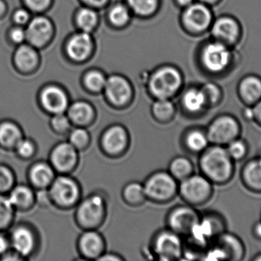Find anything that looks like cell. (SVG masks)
<instances>
[{
	"label": "cell",
	"mask_w": 261,
	"mask_h": 261,
	"mask_svg": "<svg viewBox=\"0 0 261 261\" xmlns=\"http://www.w3.org/2000/svg\"><path fill=\"white\" fill-rule=\"evenodd\" d=\"M236 163L225 147L210 144L201 153L199 165L202 174L213 185H225L234 177Z\"/></svg>",
	"instance_id": "6da1fadb"
},
{
	"label": "cell",
	"mask_w": 261,
	"mask_h": 261,
	"mask_svg": "<svg viewBox=\"0 0 261 261\" xmlns=\"http://www.w3.org/2000/svg\"><path fill=\"white\" fill-rule=\"evenodd\" d=\"M205 131L210 144L226 147L231 141L240 137L242 124L231 113H220L212 120Z\"/></svg>",
	"instance_id": "7a4b0ae2"
},
{
	"label": "cell",
	"mask_w": 261,
	"mask_h": 261,
	"mask_svg": "<svg viewBox=\"0 0 261 261\" xmlns=\"http://www.w3.org/2000/svg\"><path fill=\"white\" fill-rule=\"evenodd\" d=\"M201 60L204 67L210 73L223 75L231 67L234 61L233 48L213 39L202 49Z\"/></svg>",
	"instance_id": "3957f363"
},
{
	"label": "cell",
	"mask_w": 261,
	"mask_h": 261,
	"mask_svg": "<svg viewBox=\"0 0 261 261\" xmlns=\"http://www.w3.org/2000/svg\"><path fill=\"white\" fill-rule=\"evenodd\" d=\"M225 231L227 224L225 218L219 213L212 212L200 218L190 235L197 246L205 248L210 247L213 241Z\"/></svg>",
	"instance_id": "277c9868"
},
{
	"label": "cell",
	"mask_w": 261,
	"mask_h": 261,
	"mask_svg": "<svg viewBox=\"0 0 261 261\" xmlns=\"http://www.w3.org/2000/svg\"><path fill=\"white\" fill-rule=\"evenodd\" d=\"M179 192L190 205H202L211 200L214 194L213 184L203 175H193L182 181Z\"/></svg>",
	"instance_id": "5b68a950"
},
{
	"label": "cell",
	"mask_w": 261,
	"mask_h": 261,
	"mask_svg": "<svg viewBox=\"0 0 261 261\" xmlns=\"http://www.w3.org/2000/svg\"><path fill=\"white\" fill-rule=\"evenodd\" d=\"M213 39L234 48L242 39L243 29L240 21L231 15H221L213 20L210 27Z\"/></svg>",
	"instance_id": "8992f818"
},
{
	"label": "cell",
	"mask_w": 261,
	"mask_h": 261,
	"mask_svg": "<svg viewBox=\"0 0 261 261\" xmlns=\"http://www.w3.org/2000/svg\"><path fill=\"white\" fill-rule=\"evenodd\" d=\"M181 84V76L173 67H167L155 72L150 78V89L158 99H168Z\"/></svg>",
	"instance_id": "52a82bcc"
},
{
	"label": "cell",
	"mask_w": 261,
	"mask_h": 261,
	"mask_svg": "<svg viewBox=\"0 0 261 261\" xmlns=\"http://www.w3.org/2000/svg\"><path fill=\"white\" fill-rule=\"evenodd\" d=\"M146 196L156 201L168 200L176 191L174 178L166 173H158L149 178L144 185Z\"/></svg>",
	"instance_id": "ba28073f"
},
{
	"label": "cell",
	"mask_w": 261,
	"mask_h": 261,
	"mask_svg": "<svg viewBox=\"0 0 261 261\" xmlns=\"http://www.w3.org/2000/svg\"><path fill=\"white\" fill-rule=\"evenodd\" d=\"M105 214V202L99 196L86 199L78 208L77 219L83 226L93 228L102 222Z\"/></svg>",
	"instance_id": "9c48e42d"
},
{
	"label": "cell",
	"mask_w": 261,
	"mask_h": 261,
	"mask_svg": "<svg viewBox=\"0 0 261 261\" xmlns=\"http://www.w3.org/2000/svg\"><path fill=\"white\" fill-rule=\"evenodd\" d=\"M184 20L189 29L196 32H202L210 29L214 18L208 6L199 3L188 6L184 12Z\"/></svg>",
	"instance_id": "30bf717a"
},
{
	"label": "cell",
	"mask_w": 261,
	"mask_h": 261,
	"mask_svg": "<svg viewBox=\"0 0 261 261\" xmlns=\"http://www.w3.org/2000/svg\"><path fill=\"white\" fill-rule=\"evenodd\" d=\"M50 196L61 206L69 207L74 205L80 196L77 184L67 176L57 178L51 185Z\"/></svg>",
	"instance_id": "8fae6325"
},
{
	"label": "cell",
	"mask_w": 261,
	"mask_h": 261,
	"mask_svg": "<svg viewBox=\"0 0 261 261\" xmlns=\"http://www.w3.org/2000/svg\"><path fill=\"white\" fill-rule=\"evenodd\" d=\"M212 244L222 251L225 260L240 261L245 258L246 247L241 238L236 234L224 231Z\"/></svg>",
	"instance_id": "7c38bea8"
},
{
	"label": "cell",
	"mask_w": 261,
	"mask_h": 261,
	"mask_svg": "<svg viewBox=\"0 0 261 261\" xmlns=\"http://www.w3.org/2000/svg\"><path fill=\"white\" fill-rule=\"evenodd\" d=\"M237 94L245 106H254L261 100V77L249 74L238 83Z\"/></svg>",
	"instance_id": "4fadbf2b"
},
{
	"label": "cell",
	"mask_w": 261,
	"mask_h": 261,
	"mask_svg": "<svg viewBox=\"0 0 261 261\" xmlns=\"http://www.w3.org/2000/svg\"><path fill=\"white\" fill-rule=\"evenodd\" d=\"M240 179L245 189L254 194H261V156L245 162L241 169Z\"/></svg>",
	"instance_id": "5bb4252c"
},
{
	"label": "cell",
	"mask_w": 261,
	"mask_h": 261,
	"mask_svg": "<svg viewBox=\"0 0 261 261\" xmlns=\"http://www.w3.org/2000/svg\"><path fill=\"white\" fill-rule=\"evenodd\" d=\"M200 216L194 208L180 207L175 210L170 218V225L175 232L190 234L193 227L200 220Z\"/></svg>",
	"instance_id": "9a60e30c"
},
{
	"label": "cell",
	"mask_w": 261,
	"mask_h": 261,
	"mask_svg": "<svg viewBox=\"0 0 261 261\" xmlns=\"http://www.w3.org/2000/svg\"><path fill=\"white\" fill-rule=\"evenodd\" d=\"M25 32L26 39L31 44L41 47L45 44L51 36V23L44 17H35L29 21Z\"/></svg>",
	"instance_id": "2e32d148"
},
{
	"label": "cell",
	"mask_w": 261,
	"mask_h": 261,
	"mask_svg": "<svg viewBox=\"0 0 261 261\" xmlns=\"http://www.w3.org/2000/svg\"><path fill=\"white\" fill-rule=\"evenodd\" d=\"M155 251L162 260L178 258L182 254L180 239L175 233H161L155 242Z\"/></svg>",
	"instance_id": "e0dca14e"
},
{
	"label": "cell",
	"mask_w": 261,
	"mask_h": 261,
	"mask_svg": "<svg viewBox=\"0 0 261 261\" xmlns=\"http://www.w3.org/2000/svg\"><path fill=\"white\" fill-rule=\"evenodd\" d=\"M77 160L76 149L70 143H63L55 147L51 153L54 167L61 172H67L74 167Z\"/></svg>",
	"instance_id": "ac0fdd59"
},
{
	"label": "cell",
	"mask_w": 261,
	"mask_h": 261,
	"mask_svg": "<svg viewBox=\"0 0 261 261\" xmlns=\"http://www.w3.org/2000/svg\"><path fill=\"white\" fill-rule=\"evenodd\" d=\"M44 108L54 114L63 113L68 107V98L64 90L55 86L46 87L41 96Z\"/></svg>",
	"instance_id": "d6986e66"
},
{
	"label": "cell",
	"mask_w": 261,
	"mask_h": 261,
	"mask_svg": "<svg viewBox=\"0 0 261 261\" xmlns=\"http://www.w3.org/2000/svg\"><path fill=\"white\" fill-rule=\"evenodd\" d=\"M104 89L110 101L117 105L126 103L132 94L130 84L120 76H113L107 80Z\"/></svg>",
	"instance_id": "ffe728a7"
},
{
	"label": "cell",
	"mask_w": 261,
	"mask_h": 261,
	"mask_svg": "<svg viewBox=\"0 0 261 261\" xmlns=\"http://www.w3.org/2000/svg\"><path fill=\"white\" fill-rule=\"evenodd\" d=\"M93 41L87 32L76 34L67 44L69 56L75 60L85 59L91 52Z\"/></svg>",
	"instance_id": "44dd1931"
},
{
	"label": "cell",
	"mask_w": 261,
	"mask_h": 261,
	"mask_svg": "<svg viewBox=\"0 0 261 261\" xmlns=\"http://www.w3.org/2000/svg\"><path fill=\"white\" fill-rule=\"evenodd\" d=\"M127 133L120 126L110 127L102 138V145L106 151L117 153L122 151L127 144Z\"/></svg>",
	"instance_id": "7402d4cb"
},
{
	"label": "cell",
	"mask_w": 261,
	"mask_h": 261,
	"mask_svg": "<svg viewBox=\"0 0 261 261\" xmlns=\"http://www.w3.org/2000/svg\"><path fill=\"white\" fill-rule=\"evenodd\" d=\"M80 248L86 257L89 258H99L103 251V240L98 233L88 231L81 236Z\"/></svg>",
	"instance_id": "603a6c76"
},
{
	"label": "cell",
	"mask_w": 261,
	"mask_h": 261,
	"mask_svg": "<svg viewBox=\"0 0 261 261\" xmlns=\"http://www.w3.org/2000/svg\"><path fill=\"white\" fill-rule=\"evenodd\" d=\"M184 107L193 114H199L208 109L205 95L201 88L187 90L182 98Z\"/></svg>",
	"instance_id": "cb8c5ba5"
},
{
	"label": "cell",
	"mask_w": 261,
	"mask_h": 261,
	"mask_svg": "<svg viewBox=\"0 0 261 261\" xmlns=\"http://www.w3.org/2000/svg\"><path fill=\"white\" fill-rule=\"evenodd\" d=\"M14 61L19 70L27 72L32 70L38 64V54L32 46L21 44L15 51Z\"/></svg>",
	"instance_id": "d4e9b609"
},
{
	"label": "cell",
	"mask_w": 261,
	"mask_h": 261,
	"mask_svg": "<svg viewBox=\"0 0 261 261\" xmlns=\"http://www.w3.org/2000/svg\"><path fill=\"white\" fill-rule=\"evenodd\" d=\"M12 242L14 249L21 255H28L33 249V235L26 228H17L12 234Z\"/></svg>",
	"instance_id": "484cf974"
},
{
	"label": "cell",
	"mask_w": 261,
	"mask_h": 261,
	"mask_svg": "<svg viewBox=\"0 0 261 261\" xmlns=\"http://www.w3.org/2000/svg\"><path fill=\"white\" fill-rule=\"evenodd\" d=\"M93 109L88 103H75L69 108L68 115L70 120L78 124H85L93 119Z\"/></svg>",
	"instance_id": "4316f807"
},
{
	"label": "cell",
	"mask_w": 261,
	"mask_h": 261,
	"mask_svg": "<svg viewBox=\"0 0 261 261\" xmlns=\"http://www.w3.org/2000/svg\"><path fill=\"white\" fill-rule=\"evenodd\" d=\"M186 144L190 151L201 153L210 145L205 130H193L187 134Z\"/></svg>",
	"instance_id": "83f0119b"
},
{
	"label": "cell",
	"mask_w": 261,
	"mask_h": 261,
	"mask_svg": "<svg viewBox=\"0 0 261 261\" xmlns=\"http://www.w3.org/2000/svg\"><path fill=\"white\" fill-rule=\"evenodd\" d=\"M53 178V170L47 164H37L31 171V179L36 186H47L52 182Z\"/></svg>",
	"instance_id": "f1b7e54d"
},
{
	"label": "cell",
	"mask_w": 261,
	"mask_h": 261,
	"mask_svg": "<svg viewBox=\"0 0 261 261\" xmlns=\"http://www.w3.org/2000/svg\"><path fill=\"white\" fill-rule=\"evenodd\" d=\"M170 171L173 178L182 181L193 174V165L187 158H176L170 163Z\"/></svg>",
	"instance_id": "f546056e"
},
{
	"label": "cell",
	"mask_w": 261,
	"mask_h": 261,
	"mask_svg": "<svg viewBox=\"0 0 261 261\" xmlns=\"http://www.w3.org/2000/svg\"><path fill=\"white\" fill-rule=\"evenodd\" d=\"M225 148L230 157L236 162L245 160L249 153V144L241 136L229 143Z\"/></svg>",
	"instance_id": "4dcf8cb0"
},
{
	"label": "cell",
	"mask_w": 261,
	"mask_h": 261,
	"mask_svg": "<svg viewBox=\"0 0 261 261\" xmlns=\"http://www.w3.org/2000/svg\"><path fill=\"white\" fill-rule=\"evenodd\" d=\"M21 139L18 127L10 123L0 126V144L6 147H15Z\"/></svg>",
	"instance_id": "1f68e13d"
},
{
	"label": "cell",
	"mask_w": 261,
	"mask_h": 261,
	"mask_svg": "<svg viewBox=\"0 0 261 261\" xmlns=\"http://www.w3.org/2000/svg\"><path fill=\"white\" fill-rule=\"evenodd\" d=\"M201 89L205 95L208 109L214 108L222 104L223 101L224 92L220 86L215 83L210 82L204 84Z\"/></svg>",
	"instance_id": "d6a6232c"
},
{
	"label": "cell",
	"mask_w": 261,
	"mask_h": 261,
	"mask_svg": "<svg viewBox=\"0 0 261 261\" xmlns=\"http://www.w3.org/2000/svg\"><path fill=\"white\" fill-rule=\"evenodd\" d=\"M146 197L144 186L138 182L128 184L124 189V198L132 205L142 203Z\"/></svg>",
	"instance_id": "836d02e7"
},
{
	"label": "cell",
	"mask_w": 261,
	"mask_h": 261,
	"mask_svg": "<svg viewBox=\"0 0 261 261\" xmlns=\"http://www.w3.org/2000/svg\"><path fill=\"white\" fill-rule=\"evenodd\" d=\"M9 200L12 206L27 207L33 200L32 193L26 187H17L11 193Z\"/></svg>",
	"instance_id": "e575fe53"
},
{
	"label": "cell",
	"mask_w": 261,
	"mask_h": 261,
	"mask_svg": "<svg viewBox=\"0 0 261 261\" xmlns=\"http://www.w3.org/2000/svg\"><path fill=\"white\" fill-rule=\"evenodd\" d=\"M153 115L160 121H167L174 114L175 108L173 103L168 99H158L152 107Z\"/></svg>",
	"instance_id": "d590c367"
},
{
	"label": "cell",
	"mask_w": 261,
	"mask_h": 261,
	"mask_svg": "<svg viewBox=\"0 0 261 261\" xmlns=\"http://www.w3.org/2000/svg\"><path fill=\"white\" fill-rule=\"evenodd\" d=\"M77 22L84 32H90L97 23V15L91 9H83L78 14Z\"/></svg>",
	"instance_id": "8d00e7d4"
},
{
	"label": "cell",
	"mask_w": 261,
	"mask_h": 261,
	"mask_svg": "<svg viewBox=\"0 0 261 261\" xmlns=\"http://www.w3.org/2000/svg\"><path fill=\"white\" fill-rule=\"evenodd\" d=\"M86 85L90 90L93 91H99L105 87L106 80L105 77L100 72L93 70L89 72L85 78Z\"/></svg>",
	"instance_id": "74e56055"
},
{
	"label": "cell",
	"mask_w": 261,
	"mask_h": 261,
	"mask_svg": "<svg viewBox=\"0 0 261 261\" xmlns=\"http://www.w3.org/2000/svg\"><path fill=\"white\" fill-rule=\"evenodd\" d=\"M130 7L139 15H147L156 9V0H128Z\"/></svg>",
	"instance_id": "f35d334b"
},
{
	"label": "cell",
	"mask_w": 261,
	"mask_h": 261,
	"mask_svg": "<svg viewBox=\"0 0 261 261\" xmlns=\"http://www.w3.org/2000/svg\"><path fill=\"white\" fill-rule=\"evenodd\" d=\"M90 136L88 132L82 128L73 130L70 134V144L76 149H83L88 145Z\"/></svg>",
	"instance_id": "ab89813d"
},
{
	"label": "cell",
	"mask_w": 261,
	"mask_h": 261,
	"mask_svg": "<svg viewBox=\"0 0 261 261\" xmlns=\"http://www.w3.org/2000/svg\"><path fill=\"white\" fill-rule=\"evenodd\" d=\"M110 19L116 26H123L129 18L128 9L122 5L115 6L110 14Z\"/></svg>",
	"instance_id": "60d3db41"
},
{
	"label": "cell",
	"mask_w": 261,
	"mask_h": 261,
	"mask_svg": "<svg viewBox=\"0 0 261 261\" xmlns=\"http://www.w3.org/2000/svg\"><path fill=\"white\" fill-rule=\"evenodd\" d=\"M12 216V205L9 199L0 196V228L6 226Z\"/></svg>",
	"instance_id": "b9f144b4"
},
{
	"label": "cell",
	"mask_w": 261,
	"mask_h": 261,
	"mask_svg": "<svg viewBox=\"0 0 261 261\" xmlns=\"http://www.w3.org/2000/svg\"><path fill=\"white\" fill-rule=\"evenodd\" d=\"M51 125L55 131L58 133H66L70 127L69 118L64 113L55 114L51 121Z\"/></svg>",
	"instance_id": "7bdbcfd3"
},
{
	"label": "cell",
	"mask_w": 261,
	"mask_h": 261,
	"mask_svg": "<svg viewBox=\"0 0 261 261\" xmlns=\"http://www.w3.org/2000/svg\"><path fill=\"white\" fill-rule=\"evenodd\" d=\"M9 38L15 44H21L26 40L25 29L22 26H17L12 28L9 32Z\"/></svg>",
	"instance_id": "ee69618b"
},
{
	"label": "cell",
	"mask_w": 261,
	"mask_h": 261,
	"mask_svg": "<svg viewBox=\"0 0 261 261\" xmlns=\"http://www.w3.org/2000/svg\"><path fill=\"white\" fill-rule=\"evenodd\" d=\"M12 184V176L7 169L0 167V191L8 189Z\"/></svg>",
	"instance_id": "f6af8a7d"
},
{
	"label": "cell",
	"mask_w": 261,
	"mask_h": 261,
	"mask_svg": "<svg viewBox=\"0 0 261 261\" xmlns=\"http://www.w3.org/2000/svg\"><path fill=\"white\" fill-rule=\"evenodd\" d=\"M30 15L25 9H18L15 11L12 19L17 26H22L29 23Z\"/></svg>",
	"instance_id": "bcb514c9"
},
{
	"label": "cell",
	"mask_w": 261,
	"mask_h": 261,
	"mask_svg": "<svg viewBox=\"0 0 261 261\" xmlns=\"http://www.w3.org/2000/svg\"><path fill=\"white\" fill-rule=\"evenodd\" d=\"M18 150V153L24 157L31 156L34 152V147L32 143L29 140L21 139L15 146Z\"/></svg>",
	"instance_id": "7dc6e473"
},
{
	"label": "cell",
	"mask_w": 261,
	"mask_h": 261,
	"mask_svg": "<svg viewBox=\"0 0 261 261\" xmlns=\"http://www.w3.org/2000/svg\"><path fill=\"white\" fill-rule=\"evenodd\" d=\"M50 0H24V4L33 11H41L50 4Z\"/></svg>",
	"instance_id": "c3c4849f"
},
{
	"label": "cell",
	"mask_w": 261,
	"mask_h": 261,
	"mask_svg": "<svg viewBox=\"0 0 261 261\" xmlns=\"http://www.w3.org/2000/svg\"><path fill=\"white\" fill-rule=\"evenodd\" d=\"M242 116L246 122H254V110L252 106H245L242 111Z\"/></svg>",
	"instance_id": "681fc988"
},
{
	"label": "cell",
	"mask_w": 261,
	"mask_h": 261,
	"mask_svg": "<svg viewBox=\"0 0 261 261\" xmlns=\"http://www.w3.org/2000/svg\"><path fill=\"white\" fill-rule=\"evenodd\" d=\"M252 107L254 114V123L261 127V100Z\"/></svg>",
	"instance_id": "f907efd6"
},
{
	"label": "cell",
	"mask_w": 261,
	"mask_h": 261,
	"mask_svg": "<svg viewBox=\"0 0 261 261\" xmlns=\"http://www.w3.org/2000/svg\"><path fill=\"white\" fill-rule=\"evenodd\" d=\"M251 234L257 240L261 241V220L257 221L253 225L251 228Z\"/></svg>",
	"instance_id": "816d5d0a"
},
{
	"label": "cell",
	"mask_w": 261,
	"mask_h": 261,
	"mask_svg": "<svg viewBox=\"0 0 261 261\" xmlns=\"http://www.w3.org/2000/svg\"><path fill=\"white\" fill-rule=\"evenodd\" d=\"M8 248L7 241L4 238L0 236V254L4 253Z\"/></svg>",
	"instance_id": "f5cc1de1"
},
{
	"label": "cell",
	"mask_w": 261,
	"mask_h": 261,
	"mask_svg": "<svg viewBox=\"0 0 261 261\" xmlns=\"http://www.w3.org/2000/svg\"><path fill=\"white\" fill-rule=\"evenodd\" d=\"M84 1L88 3V4L93 5V6H99L104 4L107 0H84Z\"/></svg>",
	"instance_id": "db71d44e"
},
{
	"label": "cell",
	"mask_w": 261,
	"mask_h": 261,
	"mask_svg": "<svg viewBox=\"0 0 261 261\" xmlns=\"http://www.w3.org/2000/svg\"><path fill=\"white\" fill-rule=\"evenodd\" d=\"M201 3L207 5V6H212V5L218 4L222 2V0H200Z\"/></svg>",
	"instance_id": "11a10c76"
},
{
	"label": "cell",
	"mask_w": 261,
	"mask_h": 261,
	"mask_svg": "<svg viewBox=\"0 0 261 261\" xmlns=\"http://www.w3.org/2000/svg\"><path fill=\"white\" fill-rule=\"evenodd\" d=\"M99 260H120V258H119V257H115V256H110V254H109V255L107 256H103V257H100Z\"/></svg>",
	"instance_id": "9f6ffc18"
},
{
	"label": "cell",
	"mask_w": 261,
	"mask_h": 261,
	"mask_svg": "<svg viewBox=\"0 0 261 261\" xmlns=\"http://www.w3.org/2000/svg\"><path fill=\"white\" fill-rule=\"evenodd\" d=\"M6 3H5L3 0H0V15H2L4 13L5 11H6Z\"/></svg>",
	"instance_id": "6f0895ef"
},
{
	"label": "cell",
	"mask_w": 261,
	"mask_h": 261,
	"mask_svg": "<svg viewBox=\"0 0 261 261\" xmlns=\"http://www.w3.org/2000/svg\"><path fill=\"white\" fill-rule=\"evenodd\" d=\"M179 4L184 5V6H190L193 3V0H177Z\"/></svg>",
	"instance_id": "680465c9"
},
{
	"label": "cell",
	"mask_w": 261,
	"mask_h": 261,
	"mask_svg": "<svg viewBox=\"0 0 261 261\" xmlns=\"http://www.w3.org/2000/svg\"><path fill=\"white\" fill-rule=\"evenodd\" d=\"M251 260L254 261H261V252L258 253V254H255V256L251 258Z\"/></svg>",
	"instance_id": "91938a15"
},
{
	"label": "cell",
	"mask_w": 261,
	"mask_h": 261,
	"mask_svg": "<svg viewBox=\"0 0 261 261\" xmlns=\"http://www.w3.org/2000/svg\"><path fill=\"white\" fill-rule=\"evenodd\" d=\"M260 220H261V213H260Z\"/></svg>",
	"instance_id": "94428289"
}]
</instances>
